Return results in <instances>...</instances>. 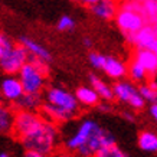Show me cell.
Returning <instances> with one entry per match:
<instances>
[{
  "instance_id": "1",
  "label": "cell",
  "mask_w": 157,
  "mask_h": 157,
  "mask_svg": "<svg viewBox=\"0 0 157 157\" xmlns=\"http://www.w3.org/2000/svg\"><path fill=\"white\" fill-rule=\"evenodd\" d=\"M19 140L26 150H35L39 153L51 154L58 146L59 131L56 124L43 117L38 125H35L29 133H26Z\"/></svg>"
},
{
  "instance_id": "2",
  "label": "cell",
  "mask_w": 157,
  "mask_h": 157,
  "mask_svg": "<svg viewBox=\"0 0 157 157\" xmlns=\"http://www.w3.org/2000/svg\"><path fill=\"white\" fill-rule=\"evenodd\" d=\"M17 74H19V79L22 82L25 92L40 94L43 86H45V82H46L48 62L29 55L28 62L20 68V71Z\"/></svg>"
},
{
  "instance_id": "3",
  "label": "cell",
  "mask_w": 157,
  "mask_h": 157,
  "mask_svg": "<svg viewBox=\"0 0 157 157\" xmlns=\"http://www.w3.org/2000/svg\"><path fill=\"white\" fill-rule=\"evenodd\" d=\"M117 26L125 36L137 32L146 23H148L144 14L141 13V7L137 0H125L123 5L118 6L117 13L114 16Z\"/></svg>"
},
{
  "instance_id": "4",
  "label": "cell",
  "mask_w": 157,
  "mask_h": 157,
  "mask_svg": "<svg viewBox=\"0 0 157 157\" xmlns=\"http://www.w3.org/2000/svg\"><path fill=\"white\" fill-rule=\"evenodd\" d=\"M45 102L58 107V108L68 111L71 114L75 115L79 109V102L76 101L75 94L69 92L68 90L62 88V86H52L46 91L45 94Z\"/></svg>"
},
{
  "instance_id": "5",
  "label": "cell",
  "mask_w": 157,
  "mask_h": 157,
  "mask_svg": "<svg viewBox=\"0 0 157 157\" xmlns=\"http://www.w3.org/2000/svg\"><path fill=\"white\" fill-rule=\"evenodd\" d=\"M113 92H114V98L121 102H125L133 109H143L146 105V101L141 98L138 88L128 81H120L114 84Z\"/></svg>"
},
{
  "instance_id": "6",
  "label": "cell",
  "mask_w": 157,
  "mask_h": 157,
  "mask_svg": "<svg viewBox=\"0 0 157 157\" xmlns=\"http://www.w3.org/2000/svg\"><path fill=\"white\" fill-rule=\"evenodd\" d=\"M114 143H115L114 136L109 131L104 130L102 127H100L95 133L86 140L84 146H81L76 150L75 154L79 157H92L95 154L97 150H100L104 146H109V144H114Z\"/></svg>"
},
{
  "instance_id": "7",
  "label": "cell",
  "mask_w": 157,
  "mask_h": 157,
  "mask_svg": "<svg viewBox=\"0 0 157 157\" xmlns=\"http://www.w3.org/2000/svg\"><path fill=\"white\" fill-rule=\"evenodd\" d=\"M43 115H39L35 111L29 109H17L13 114V123H12V131L17 138L23 137L26 133H29L35 125H38L42 121Z\"/></svg>"
},
{
  "instance_id": "8",
  "label": "cell",
  "mask_w": 157,
  "mask_h": 157,
  "mask_svg": "<svg viewBox=\"0 0 157 157\" xmlns=\"http://www.w3.org/2000/svg\"><path fill=\"white\" fill-rule=\"evenodd\" d=\"M128 42L137 49H148L157 52V29L156 25L146 23L137 32L127 36Z\"/></svg>"
},
{
  "instance_id": "9",
  "label": "cell",
  "mask_w": 157,
  "mask_h": 157,
  "mask_svg": "<svg viewBox=\"0 0 157 157\" xmlns=\"http://www.w3.org/2000/svg\"><path fill=\"white\" fill-rule=\"evenodd\" d=\"M29 53L22 45H14L5 58L0 59V68L7 75H16L20 71V68L28 62Z\"/></svg>"
},
{
  "instance_id": "10",
  "label": "cell",
  "mask_w": 157,
  "mask_h": 157,
  "mask_svg": "<svg viewBox=\"0 0 157 157\" xmlns=\"http://www.w3.org/2000/svg\"><path fill=\"white\" fill-rule=\"evenodd\" d=\"M100 128V124L94 121V120H84L81 124H79V127L76 128V131L72 134L71 137L67 140V147L68 150H71V151L75 153L78 148L84 146L85 141L88 138L92 136V134L95 133L97 130Z\"/></svg>"
},
{
  "instance_id": "11",
  "label": "cell",
  "mask_w": 157,
  "mask_h": 157,
  "mask_svg": "<svg viewBox=\"0 0 157 157\" xmlns=\"http://www.w3.org/2000/svg\"><path fill=\"white\" fill-rule=\"evenodd\" d=\"M23 86L20 82L19 76L9 75L5 76L2 82H0V94L3 97V100L9 101V102H16L20 97L23 95Z\"/></svg>"
},
{
  "instance_id": "12",
  "label": "cell",
  "mask_w": 157,
  "mask_h": 157,
  "mask_svg": "<svg viewBox=\"0 0 157 157\" xmlns=\"http://www.w3.org/2000/svg\"><path fill=\"white\" fill-rule=\"evenodd\" d=\"M100 69H102L113 79H123L127 75V65L114 56H105L104 55Z\"/></svg>"
},
{
  "instance_id": "13",
  "label": "cell",
  "mask_w": 157,
  "mask_h": 157,
  "mask_svg": "<svg viewBox=\"0 0 157 157\" xmlns=\"http://www.w3.org/2000/svg\"><path fill=\"white\" fill-rule=\"evenodd\" d=\"M133 59H136L146 69L148 78H154L157 72V52L148 49H137Z\"/></svg>"
},
{
  "instance_id": "14",
  "label": "cell",
  "mask_w": 157,
  "mask_h": 157,
  "mask_svg": "<svg viewBox=\"0 0 157 157\" xmlns=\"http://www.w3.org/2000/svg\"><path fill=\"white\" fill-rule=\"evenodd\" d=\"M91 12L95 14L97 17L102 20L114 19L117 9H118V3L117 0H98L94 5H91Z\"/></svg>"
},
{
  "instance_id": "15",
  "label": "cell",
  "mask_w": 157,
  "mask_h": 157,
  "mask_svg": "<svg viewBox=\"0 0 157 157\" xmlns=\"http://www.w3.org/2000/svg\"><path fill=\"white\" fill-rule=\"evenodd\" d=\"M40 108H42L43 117L55 124L65 123V121H69L71 118H74V114L68 113V111H63V109L58 108V107H53V105L48 104V102H42Z\"/></svg>"
},
{
  "instance_id": "16",
  "label": "cell",
  "mask_w": 157,
  "mask_h": 157,
  "mask_svg": "<svg viewBox=\"0 0 157 157\" xmlns=\"http://www.w3.org/2000/svg\"><path fill=\"white\" fill-rule=\"evenodd\" d=\"M20 45L25 46V49L28 51V53L29 55H32V56H36V58L42 59V61H45V62H49L51 59H52L48 49L45 48V46H42L40 43L35 42L33 39L22 36V38H20Z\"/></svg>"
},
{
  "instance_id": "17",
  "label": "cell",
  "mask_w": 157,
  "mask_h": 157,
  "mask_svg": "<svg viewBox=\"0 0 157 157\" xmlns=\"http://www.w3.org/2000/svg\"><path fill=\"white\" fill-rule=\"evenodd\" d=\"M75 98L76 101L81 105H85V107H94V105L98 104L100 101V97L97 94L92 86H79L78 90L75 91Z\"/></svg>"
},
{
  "instance_id": "18",
  "label": "cell",
  "mask_w": 157,
  "mask_h": 157,
  "mask_svg": "<svg viewBox=\"0 0 157 157\" xmlns=\"http://www.w3.org/2000/svg\"><path fill=\"white\" fill-rule=\"evenodd\" d=\"M90 82H91V86L94 88V91L98 94V97H100V98H102V100H105V101L114 100L113 86L109 85V84H107L105 81H102L100 76L94 75V74H92V75H90Z\"/></svg>"
},
{
  "instance_id": "19",
  "label": "cell",
  "mask_w": 157,
  "mask_h": 157,
  "mask_svg": "<svg viewBox=\"0 0 157 157\" xmlns=\"http://www.w3.org/2000/svg\"><path fill=\"white\" fill-rule=\"evenodd\" d=\"M17 109H29V111H36L42 105V98L40 94H29L23 92V95L14 102Z\"/></svg>"
},
{
  "instance_id": "20",
  "label": "cell",
  "mask_w": 157,
  "mask_h": 157,
  "mask_svg": "<svg viewBox=\"0 0 157 157\" xmlns=\"http://www.w3.org/2000/svg\"><path fill=\"white\" fill-rule=\"evenodd\" d=\"M138 146L147 153L157 151V136L153 131H141L138 136Z\"/></svg>"
},
{
  "instance_id": "21",
  "label": "cell",
  "mask_w": 157,
  "mask_h": 157,
  "mask_svg": "<svg viewBox=\"0 0 157 157\" xmlns=\"http://www.w3.org/2000/svg\"><path fill=\"white\" fill-rule=\"evenodd\" d=\"M140 7H141V13L148 23L156 25L157 20V0H137Z\"/></svg>"
},
{
  "instance_id": "22",
  "label": "cell",
  "mask_w": 157,
  "mask_h": 157,
  "mask_svg": "<svg viewBox=\"0 0 157 157\" xmlns=\"http://www.w3.org/2000/svg\"><path fill=\"white\" fill-rule=\"evenodd\" d=\"M13 111L3 105V102L0 104V133H10L12 131V123H13Z\"/></svg>"
},
{
  "instance_id": "23",
  "label": "cell",
  "mask_w": 157,
  "mask_h": 157,
  "mask_svg": "<svg viewBox=\"0 0 157 157\" xmlns=\"http://www.w3.org/2000/svg\"><path fill=\"white\" fill-rule=\"evenodd\" d=\"M127 74H128L130 78H131L134 82H143L148 78L146 69H144L136 59H133V61L130 62V65L127 67Z\"/></svg>"
},
{
  "instance_id": "24",
  "label": "cell",
  "mask_w": 157,
  "mask_h": 157,
  "mask_svg": "<svg viewBox=\"0 0 157 157\" xmlns=\"http://www.w3.org/2000/svg\"><path fill=\"white\" fill-rule=\"evenodd\" d=\"M156 88H157L156 81L151 78V82H150V84H143V85L138 88V92H140L141 98H143L146 102L153 104V102H156V100H157Z\"/></svg>"
},
{
  "instance_id": "25",
  "label": "cell",
  "mask_w": 157,
  "mask_h": 157,
  "mask_svg": "<svg viewBox=\"0 0 157 157\" xmlns=\"http://www.w3.org/2000/svg\"><path fill=\"white\" fill-rule=\"evenodd\" d=\"M92 157H127V154L114 143L109 144V146H104L100 150H97Z\"/></svg>"
},
{
  "instance_id": "26",
  "label": "cell",
  "mask_w": 157,
  "mask_h": 157,
  "mask_svg": "<svg viewBox=\"0 0 157 157\" xmlns=\"http://www.w3.org/2000/svg\"><path fill=\"white\" fill-rule=\"evenodd\" d=\"M13 46H14L13 40H12L7 35H5V33H2V32H0V59H2V58H5L6 55L12 51Z\"/></svg>"
},
{
  "instance_id": "27",
  "label": "cell",
  "mask_w": 157,
  "mask_h": 157,
  "mask_svg": "<svg viewBox=\"0 0 157 157\" xmlns=\"http://www.w3.org/2000/svg\"><path fill=\"white\" fill-rule=\"evenodd\" d=\"M74 28H75V20L72 19L71 16H62L59 19V22H58V29L62 30V32L71 30Z\"/></svg>"
},
{
  "instance_id": "28",
  "label": "cell",
  "mask_w": 157,
  "mask_h": 157,
  "mask_svg": "<svg viewBox=\"0 0 157 157\" xmlns=\"http://www.w3.org/2000/svg\"><path fill=\"white\" fill-rule=\"evenodd\" d=\"M23 157H51V154H46V153H39L35 151V150H26Z\"/></svg>"
},
{
  "instance_id": "29",
  "label": "cell",
  "mask_w": 157,
  "mask_h": 157,
  "mask_svg": "<svg viewBox=\"0 0 157 157\" xmlns=\"http://www.w3.org/2000/svg\"><path fill=\"white\" fill-rule=\"evenodd\" d=\"M150 115H151V118H154V120L157 118V104L156 102H153V104L150 105Z\"/></svg>"
},
{
  "instance_id": "30",
  "label": "cell",
  "mask_w": 157,
  "mask_h": 157,
  "mask_svg": "<svg viewBox=\"0 0 157 157\" xmlns=\"http://www.w3.org/2000/svg\"><path fill=\"white\" fill-rule=\"evenodd\" d=\"M56 157H79V156H76L75 153H72V151H62Z\"/></svg>"
},
{
  "instance_id": "31",
  "label": "cell",
  "mask_w": 157,
  "mask_h": 157,
  "mask_svg": "<svg viewBox=\"0 0 157 157\" xmlns=\"http://www.w3.org/2000/svg\"><path fill=\"white\" fill-rule=\"evenodd\" d=\"M82 42H84V45H85L86 48H91V46H92V40H91L90 38H84Z\"/></svg>"
},
{
  "instance_id": "32",
  "label": "cell",
  "mask_w": 157,
  "mask_h": 157,
  "mask_svg": "<svg viewBox=\"0 0 157 157\" xmlns=\"http://www.w3.org/2000/svg\"><path fill=\"white\" fill-rule=\"evenodd\" d=\"M81 3H84V5H86V6H91V5H94L95 2H98V0H79Z\"/></svg>"
},
{
  "instance_id": "33",
  "label": "cell",
  "mask_w": 157,
  "mask_h": 157,
  "mask_svg": "<svg viewBox=\"0 0 157 157\" xmlns=\"http://www.w3.org/2000/svg\"><path fill=\"white\" fill-rule=\"evenodd\" d=\"M124 114V117L127 120H130V121H134V117H133V114H130V113H123Z\"/></svg>"
},
{
  "instance_id": "34",
  "label": "cell",
  "mask_w": 157,
  "mask_h": 157,
  "mask_svg": "<svg viewBox=\"0 0 157 157\" xmlns=\"http://www.w3.org/2000/svg\"><path fill=\"white\" fill-rule=\"evenodd\" d=\"M0 157H10V156L6 151H3V153H0Z\"/></svg>"
},
{
  "instance_id": "35",
  "label": "cell",
  "mask_w": 157,
  "mask_h": 157,
  "mask_svg": "<svg viewBox=\"0 0 157 157\" xmlns=\"http://www.w3.org/2000/svg\"><path fill=\"white\" fill-rule=\"evenodd\" d=\"M3 101H5V100H3V97H2V94H0V104H2Z\"/></svg>"
}]
</instances>
